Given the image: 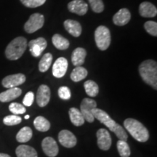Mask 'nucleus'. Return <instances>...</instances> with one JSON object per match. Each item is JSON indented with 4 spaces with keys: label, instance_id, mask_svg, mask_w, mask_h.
I'll return each instance as SVG.
<instances>
[{
    "label": "nucleus",
    "instance_id": "a211bd4d",
    "mask_svg": "<svg viewBox=\"0 0 157 157\" xmlns=\"http://www.w3.org/2000/svg\"><path fill=\"white\" fill-rule=\"evenodd\" d=\"M64 27L66 30L74 37L79 36L82 34V29L81 25L76 21L66 20L64 22Z\"/></svg>",
    "mask_w": 157,
    "mask_h": 157
},
{
    "label": "nucleus",
    "instance_id": "c85d7f7f",
    "mask_svg": "<svg viewBox=\"0 0 157 157\" xmlns=\"http://www.w3.org/2000/svg\"><path fill=\"white\" fill-rule=\"evenodd\" d=\"M117 149L118 152L121 157H129L130 156V148L129 146L125 140H119L117 142Z\"/></svg>",
    "mask_w": 157,
    "mask_h": 157
},
{
    "label": "nucleus",
    "instance_id": "c756f323",
    "mask_svg": "<svg viewBox=\"0 0 157 157\" xmlns=\"http://www.w3.org/2000/svg\"><path fill=\"white\" fill-rule=\"evenodd\" d=\"M22 119L17 115H9L5 117L3 119V122L7 126H13V125L18 124L21 122Z\"/></svg>",
    "mask_w": 157,
    "mask_h": 157
},
{
    "label": "nucleus",
    "instance_id": "2f4dec72",
    "mask_svg": "<svg viewBox=\"0 0 157 157\" xmlns=\"http://www.w3.org/2000/svg\"><path fill=\"white\" fill-rule=\"evenodd\" d=\"M90 7L96 13H102L104 10V5L102 0H88Z\"/></svg>",
    "mask_w": 157,
    "mask_h": 157
},
{
    "label": "nucleus",
    "instance_id": "412c9836",
    "mask_svg": "<svg viewBox=\"0 0 157 157\" xmlns=\"http://www.w3.org/2000/svg\"><path fill=\"white\" fill-rule=\"evenodd\" d=\"M17 157H37L36 150L26 145H21L15 151Z\"/></svg>",
    "mask_w": 157,
    "mask_h": 157
},
{
    "label": "nucleus",
    "instance_id": "dca6fc26",
    "mask_svg": "<svg viewBox=\"0 0 157 157\" xmlns=\"http://www.w3.org/2000/svg\"><path fill=\"white\" fill-rule=\"evenodd\" d=\"M131 14L129 10L127 8H123L119 10L113 17V21L115 25L119 26H122L127 24L130 21Z\"/></svg>",
    "mask_w": 157,
    "mask_h": 157
},
{
    "label": "nucleus",
    "instance_id": "f03ea898",
    "mask_svg": "<svg viewBox=\"0 0 157 157\" xmlns=\"http://www.w3.org/2000/svg\"><path fill=\"white\" fill-rule=\"evenodd\" d=\"M139 73L146 84L157 89V63L153 60H147L141 63L139 66Z\"/></svg>",
    "mask_w": 157,
    "mask_h": 157
},
{
    "label": "nucleus",
    "instance_id": "f704fd0d",
    "mask_svg": "<svg viewBox=\"0 0 157 157\" xmlns=\"http://www.w3.org/2000/svg\"><path fill=\"white\" fill-rule=\"evenodd\" d=\"M58 95L63 100H68L71 97L69 88L67 87H60L58 89Z\"/></svg>",
    "mask_w": 157,
    "mask_h": 157
},
{
    "label": "nucleus",
    "instance_id": "cd10ccee",
    "mask_svg": "<svg viewBox=\"0 0 157 157\" xmlns=\"http://www.w3.org/2000/svg\"><path fill=\"white\" fill-rule=\"evenodd\" d=\"M52 61V56L50 53L44 55L39 63V69L41 72H46L50 67Z\"/></svg>",
    "mask_w": 157,
    "mask_h": 157
},
{
    "label": "nucleus",
    "instance_id": "72a5a7b5",
    "mask_svg": "<svg viewBox=\"0 0 157 157\" xmlns=\"http://www.w3.org/2000/svg\"><path fill=\"white\" fill-rule=\"evenodd\" d=\"M22 4L29 8H35L44 5L46 0H21Z\"/></svg>",
    "mask_w": 157,
    "mask_h": 157
},
{
    "label": "nucleus",
    "instance_id": "1a4fd4ad",
    "mask_svg": "<svg viewBox=\"0 0 157 157\" xmlns=\"http://www.w3.org/2000/svg\"><path fill=\"white\" fill-rule=\"evenodd\" d=\"M43 151L49 157H55L58 155L59 148L56 141L52 137H45L42 142Z\"/></svg>",
    "mask_w": 157,
    "mask_h": 157
},
{
    "label": "nucleus",
    "instance_id": "6ab92c4d",
    "mask_svg": "<svg viewBox=\"0 0 157 157\" xmlns=\"http://www.w3.org/2000/svg\"><path fill=\"white\" fill-rule=\"evenodd\" d=\"M22 93V90L18 87H12L0 93V101L6 103L18 98Z\"/></svg>",
    "mask_w": 157,
    "mask_h": 157
},
{
    "label": "nucleus",
    "instance_id": "423d86ee",
    "mask_svg": "<svg viewBox=\"0 0 157 157\" xmlns=\"http://www.w3.org/2000/svg\"><path fill=\"white\" fill-rule=\"evenodd\" d=\"M44 17L40 13H34L24 25V29L29 34H32L42 29L44 25Z\"/></svg>",
    "mask_w": 157,
    "mask_h": 157
},
{
    "label": "nucleus",
    "instance_id": "7ed1b4c3",
    "mask_svg": "<svg viewBox=\"0 0 157 157\" xmlns=\"http://www.w3.org/2000/svg\"><path fill=\"white\" fill-rule=\"evenodd\" d=\"M125 129L129 134L139 142H146L149 138V133L142 123L134 119H127L124 121Z\"/></svg>",
    "mask_w": 157,
    "mask_h": 157
},
{
    "label": "nucleus",
    "instance_id": "473e14b6",
    "mask_svg": "<svg viewBox=\"0 0 157 157\" xmlns=\"http://www.w3.org/2000/svg\"><path fill=\"white\" fill-rule=\"evenodd\" d=\"M144 28L146 31L151 36H157V23L154 21H147L145 23Z\"/></svg>",
    "mask_w": 157,
    "mask_h": 157
},
{
    "label": "nucleus",
    "instance_id": "393cba45",
    "mask_svg": "<svg viewBox=\"0 0 157 157\" xmlns=\"http://www.w3.org/2000/svg\"><path fill=\"white\" fill-rule=\"evenodd\" d=\"M34 125L37 130L40 132H47L50 128V123L44 117H37L34 121Z\"/></svg>",
    "mask_w": 157,
    "mask_h": 157
},
{
    "label": "nucleus",
    "instance_id": "4c0bfd02",
    "mask_svg": "<svg viewBox=\"0 0 157 157\" xmlns=\"http://www.w3.org/2000/svg\"><path fill=\"white\" fill-rule=\"evenodd\" d=\"M25 119H29V115H26V116H25Z\"/></svg>",
    "mask_w": 157,
    "mask_h": 157
},
{
    "label": "nucleus",
    "instance_id": "f257e3e1",
    "mask_svg": "<svg viewBox=\"0 0 157 157\" xmlns=\"http://www.w3.org/2000/svg\"><path fill=\"white\" fill-rule=\"evenodd\" d=\"M92 113H93L94 118H96L98 121L105 125L111 132H114L119 140L125 141L127 140L128 135H127L125 129L121 125L118 124L114 120H113L106 112L100 109L95 108L92 110Z\"/></svg>",
    "mask_w": 157,
    "mask_h": 157
},
{
    "label": "nucleus",
    "instance_id": "9b49d317",
    "mask_svg": "<svg viewBox=\"0 0 157 157\" xmlns=\"http://www.w3.org/2000/svg\"><path fill=\"white\" fill-rule=\"evenodd\" d=\"M25 82V76L23 74H16L13 75H9L3 78L2 84L3 87L6 88L16 87L21 85Z\"/></svg>",
    "mask_w": 157,
    "mask_h": 157
},
{
    "label": "nucleus",
    "instance_id": "ddd939ff",
    "mask_svg": "<svg viewBox=\"0 0 157 157\" xmlns=\"http://www.w3.org/2000/svg\"><path fill=\"white\" fill-rule=\"evenodd\" d=\"M50 100V90L48 86L42 84L39 86L36 94V103L40 107L48 105Z\"/></svg>",
    "mask_w": 157,
    "mask_h": 157
},
{
    "label": "nucleus",
    "instance_id": "a878e982",
    "mask_svg": "<svg viewBox=\"0 0 157 157\" xmlns=\"http://www.w3.org/2000/svg\"><path fill=\"white\" fill-rule=\"evenodd\" d=\"M32 135L33 132L30 127H24L17 132L16 140L19 143H26L31 140Z\"/></svg>",
    "mask_w": 157,
    "mask_h": 157
},
{
    "label": "nucleus",
    "instance_id": "aec40b11",
    "mask_svg": "<svg viewBox=\"0 0 157 157\" xmlns=\"http://www.w3.org/2000/svg\"><path fill=\"white\" fill-rule=\"evenodd\" d=\"M86 56H87V52L82 48H76L73 51L71 56V61L74 66H81L84 63Z\"/></svg>",
    "mask_w": 157,
    "mask_h": 157
},
{
    "label": "nucleus",
    "instance_id": "f8f14e48",
    "mask_svg": "<svg viewBox=\"0 0 157 157\" xmlns=\"http://www.w3.org/2000/svg\"><path fill=\"white\" fill-rule=\"evenodd\" d=\"M98 146L101 150L108 151L111 146V137L105 129H100L97 132Z\"/></svg>",
    "mask_w": 157,
    "mask_h": 157
},
{
    "label": "nucleus",
    "instance_id": "0eeeda50",
    "mask_svg": "<svg viewBox=\"0 0 157 157\" xmlns=\"http://www.w3.org/2000/svg\"><path fill=\"white\" fill-rule=\"evenodd\" d=\"M95 108H97V103L93 99L90 98H84L80 105V111L83 115L84 120L88 122L92 123L95 120L92 110Z\"/></svg>",
    "mask_w": 157,
    "mask_h": 157
},
{
    "label": "nucleus",
    "instance_id": "bb28decb",
    "mask_svg": "<svg viewBox=\"0 0 157 157\" xmlns=\"http://www.w3.org/2000/svg\"><path fill=\"white\" fill-rule=\"evenodd\" d=\"M84 87L86 93L90 97H95L99 93V87L98 85L94 81L88 80L84 84Z\"/></svg>",
    "mask_w": 157,
    "mask_h": 157
},
{
    "label": "nucleus",
    "instance_id": "4468645a",
    "mask_svg": "<svg viewBox=\"0 0 157 157\" xmlns=\"http://www.w3.org/2000/svg\"><path fill=\"white\" fill-rule=\"evenodd\" d=\"M68 60L65 58L60 57L55 62L52 66V74L55 77L61 78L64 76L68 68Z\"/></svg>",
    "mask_w": 157,
    "mask_h": 157
},
{
    "label": "nucleus",
    "instance_id": "f3484780",
    "mask_svg": "<svg viewBox=\"0 0 157 157\" xmlns=\"http://www.w3.org/2000/svg\"><path fill=\"white\" fill-rule=\"evenodd\" d=\"M139 13L142 17H154L157 15V9L152 3L144 2L140 5Z\"/></svg>",
    "mask_w": 157,
    "mask_h": 157
},
{
    "label": "nucleus",
    "instance_id": "4be33fe9",
    "mask_svg": "<svg viewBox=\"0 0 157 157\" xmlns=\"http://www.w3.org/2000/svg\"><path fill=\"white\" fill-rule=\"evenodd\" d=\"M69 117L73 124L76 127L82 126L84 123L83 115L79 110L76 108H71L69 109Z\"/></svg>",
    "mask_w": 157,
    "mask_h": 157
},
{
    "label": "nucleus",
    "instance_id": "2eb2a0df",
    "mask_svg": "<svg viewBox=\"0 0 157 157\" xmlns=\"http://www.w3.org/2000/svg\"><path fill=\"white\" fill-rule=\"evenodd\" d=\"M68 9L71 13L84 15L88 10V5L83 0H73L68 3Z\"/></svg>",
    "mask_w": 157,
    "mask_h": 157
},
{
    "label": "nucleus",
    "instance_id": "c9c22d12",
    "mask_svg": "<svg viewBox=\"0 0 157 157\" xmlns=\"http://www.w3.org/2000/svg\"><path fill=\"white\" fill-rule=\"evenodd\" d=\"M34 95L32 92H29L28 93H26V95H25L24 98H23V105H25V106H31L34 103Z\"/></svg>",
    "mask_w": 157,
    "mask_h": 157
},
{
    "label": "nucleus",
    "instance_id": "7c9ffc66",
    "mask_svg": "<svg viewBox=\"0 0 157 157\" xmlns=\"http://www.w3.org/2000/svg\"><path fill=\"white\" fill-rule=\"evenodd\" d=\"M9 110L14 115L23 114L26 111L24 105L17 103H13L9 105Z\"/></svg>",
    "mask_w": 157,
    "mask_h": 157
},
{
    "label": "nucleus",
    "instance_id": "6e6552de",
    "mask_svg": "<svg viewBox=\"0 0 157 157\" xmlns=\"http://www.w3.org/2000/svg\"><path fill=\"white\" fill-rule=\"evenodd\" d=\"M28 46L32 56L37 58L40 56L43 51L46 49L48 46V42L45 39L42 37H39L36 39L30 41Z\"/></svg>",
    "mask_w": 157,
    "mask_h": 157
},
{
    "label": "nucleus",
    "instance_id": "39448f33",
    "mask_svg": "<svg viewBox=\"0 0 157 157\" xmlns=\"http://www.w3.org/2000/svg\"><path fill=\"white\" fill-rule=\"evenodd\" d=\"M95 40L99 50H105L109 48L111 42L109 29L104 25L98 26L95 31Z\"/></svg>",
    "mask_w": 157,
    "mask_h": 157
},
{
    "label": "nucleus",
    "instance_id": "20e7f679",
    "mask_svg": "<svg viewBox=\"0 0 157 157\" xmlns=\"http://www.w3.org/2000/svg\"><path fill=\"white\" fill-rule=\"evenodd\" d=\"M27 48V40L23 36L12 40L5 50V56L11 60H17L23 56Z\"/></svg>",
    "mask_w": 157,
    "mask_h": 157
},
{
    "label": "nucleus",
    "instance_id": "5701e85b",
    "mask_svg": "<svg viewBox=\"0 0 157 157\" xmlns=\"http://www.w3.org/2000/svg\"><path fill=\"white\" fill-rule=\"evenodd\" d=\"M52 44L57 49L60 50H65L69 47V42L67 39L64 38L61 35L56 34L52 38Z\"/></svg>",
    "mask_w": 157,
    "mask_h": 157
},
{
    "label": "nucleus",
    "instance_id": "b1692460",
    "mask_svg": "<svg viewBox=\"0 0 157 157\" xmlns=\"http://www.w3.org/2000/svg\"><path fill=\"white\" fill-rule=\"evenodd\" d=\"M87 74L88 72L86 68L82 66H76L71 74V78L72 81L75 82H80L87 77Z\"/></svg>",
    "mask_w": 157,
    "mask_h": 157
},
{
    "label": "nucleus",
    "instance_id": "9d476101",
    "mask_svg": "<svg viewBox=\"0 0 157 157\" xmlns=\"http://www.w3.org/2000/svg\"><path fill=\"white\" fill-rule=\"evenodd\" d=\"M58 140L60 144L66 148H73L77 142L75 135L67 129H63L59 132Z\"/></svg>",
    "mask_w": 157,
    "mask_h": 157
},
{
    "label": "nucleus",
    "instance_id": "e433bc0d",
    "mask_svg": "<svg viewBox=\"0 0 157 157\" xmlns=\"http://www.w3.org/2000/svg\"><path fill=\"white\" fill-rule=\"evenodd\" d=\"M0 157H10L8 154H2V153H0Z\"/></svg>",
    "mask_w": 157,
    "mask_h": 157
}]
</instances>
